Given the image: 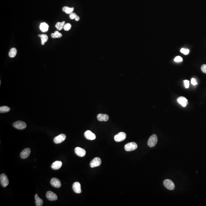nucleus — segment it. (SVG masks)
<instances>
[{
	"instance_id": "nucleus-32",
	"label": "nucleus",
	"mask_w": 206,
	"mask_h": 206,
	"mask_svg": "<svg viewBox=\"0 0 206 206\" xmlns=\"http://www.w3.org/2000/svg\"><path fill=\"white\" fill-rule=\"evenodd\" d=\"M191 84L193 85H197V83L196 80L193 78L191 79Z\"/></svg>"
},
{
	"instance_id": "nucleus-11",
	"label": "nucleus",
	"mask_w": 206,
	"mask_h": 206,
	"mask_svg": "<svg viewBox=\"0 0 206 206\" xmlns=\"http://www.w3.org/2000/svg\"><path fill=\"white\" fill-rule=\"evenodd\" d=\"M84 135L86 138L88 140H94L96 139V136L95 134L89 130L86 131L85 132Z\"/></svg>"
},
{
	"instance_id": "nucleus-4",
	"label": "nucleus",
	"mask_w": 206,
	"mask_h": 206,
	"mask_svg": "<svg viewBox=\"0 0 206 206\" xmlns=\"http://www.w3.org/2000/svg\"><path fill=\"white\" fill-rule=\"evenodd\" d=\"M163 184L165 187L169 190H173L175 189V184L171 180L168 179L165 180L163 181Z\"/></svg>"
},
{
	"instance_id": "nucleus-28",
	"label": "nucleus",
	"mask_w": 206,
	"mask_h": 206,
	"mask_svg": "<svg viewBox=\"0 0 206 206\" xmlns=\"http://www.w3.org/2000/svg\"><path fill=\"white\" fill-rule=\"evenodd\" d=\"M180 52L182 54H184V55H187L189 53V50L188 49L182 48L180 49Z\"/></svg>"
},
{
	"instance_id": "nucleus-31",
	"label": "nucleus",
	"mask_w": 206,
	"mask_h": 206,
	"mask_svg": "<svg viewBox=\"0 0 206 206\" xmlns=\"http://www.w3.org/2000/svg\"><path fill=\"white\" fill-rule=\"evenodd\" d=\"M184 82L185 88H188L189 87V81L187 80H185L184 81Z\"/></svg>"
},
{
	"instance_id": "nucleus-7",
	"label": "nucleus",
	"mask_w": 206,
	"mask_h": 206,
	"mask_svg": "<svg viewBox=\"0 0 206 206\" xmlns=\"http://www.w3.org/2000/svg\"><path fill=\"white\" fill-rule=\"evenodd\" d=\"M66 139V136L65 134H61L54 138V141L56 144L61 143Z\"/></svg>"
},
{
	"instance_id": "nucleus-9",
	"label": "nucleus",
	"mask_w": 206,
	"mask_h": 206,
	"mask_svg": "<svg viewBox=\"0 0 206 206\" xmlns=\"http://www.w3.org/2000/svg\"><path fill=\"white\" fill-rule=\"evenodd\" d=\"M46 197L50 201H55L58 199L57 195L52 191H49L47 192Z\"/></svg>"
},
{
	"instance_id": "nucleus-3",
	"label": "nucleus",
	"mask_w": 206,
	"mask_h": 206,
	"mask_svg": "<svg viewBox=\"0 0 206 206\" xmlns=\"http://www.w3.org/2000/svg\"><path fill=\"white\" fill-rule=\"evenodd\" d=\"M137 145L134 142H131L125 145L124 148L126 151H130L134 150L137 148Z\"/></svg>"
},
{
	"instance_id": "nucleus-10",
	"label": "nucleus",
	"mask_w": 206,
	"mask_h": 206,
	"mask_svg": "<svg viewBox=\"0 0 206 206\" xmlns=\"http://www.w3.org/2000/svg\"><path fill=\"white\" fill-rule=\"evenodd\" d=\"M51 184L52 186L56 188H60L61 186L60 181L57 178H52L51 180Z\"/></svg>"
},
{
	"instance_id": "nucleus-8",
	"label": "nucleus",
	"mask_w": 206,
	"mask_h": 206,
	"mask_svg": "<svg viewBox=\"0 0 206 206\" xmlns=\"http://www.w3.org/2000/svg\"><path fill=\"white\" fill-rule=\"evenodd\" d=\"M102 161L101 159L99 157H96L93 159L90 163V166L91 168H95L101 165Z\"/></svg>"
},
{
	"instance_id": "nucleus-16",
	"label": "nucleus",
	"mask_w": 206,
	"mask_h": 206,
	"mask_svg": "<svg viewBox=\"0 0 206 206\" xmlns=\"http://www.w3.org/2000/svg\"><path fill=\"white\" fill-rule=\"evenodd\" d=\"M177 101L179 104H180L183 107H185L188 103V100L184 97H180L178 98Z\"/></svg>"
},
{
	"instance_id": "nucleus-18",
	"label": "nucleus",
	"mask_w": 206,
	"mask_h": 206,
	"mask_svg": "<svg viewBox=\"0 0 206 206\" xmlns=\"http://www.w3.org/2000/svg\"><path fill=\"white\" fill-rule=\"evenodd\" d=\"M35 199L36 200V206H42L43 205V200L39 198L37 194L35 195Z\"/></svg>"
},
{
	"instance_id": "nucleus-13",
	"label": "nucleus",
	"mask_w": 206,
	"mask_h": 206,
	"mask_svg": "<svg viewBox=\"0 0 206 206\" xmlns=\"http://www.w3.org/2000/svg\"><path fill=\"white\" fill-rule=\"evenodd\" d=\"M75 153L76 154L80 157H83L86 154V151L85 149L79 147H77L75 148Z\"/></svg>"
},
{
	"instance_id": "nucleus-22",
	"label": "nucleus",
	"mask_w": 206,
	"mask_h": 206,
	"mask_svg": "<svg viewBox=\"0 0 206 206\" xmlns=\"http://www.w3.org/2000/svg\"><path fill=\"white\" fill-rule=\"evenodd\" d=\"M74 9V8H69L66 6H65L63 8L62 10L63 12H65L66 14H71L73 12Z\"/></svg>"
},
{
	"instance_id": "nucleus-21",
	"label": "nucleus",
	"mask_w": 206,
	"mask_h": 206,
	"mask_svg": "<svg viewBox=\"0 0 206 206\" xmlns=\"http://www.w3.org/2000/svg\"><path fill=\"white\" fill-rule=\"evenodd\" d=\"M17 49L15 48H13L10 49V51H9V56L11 58H13L15 57V56L17 55Z\"/></svg>"
},
{
	"instance_id": "nucleus-14",
	"label": "nucleus",
	"mask_w": 206,
	"mask_h": 206,
	"mask_svg": "<svg viewBox=\"0 0 206 206\" xmlns=\"http://www.w3.org/2000/svg\"><path fill=\"white\" fill-rule=\"evenodd\" d=\"M73 189L74 192L77 194H80L81 192V185L80 182H75L73 185Z\"/></svg>"
},
{
	"instance_id": "nucleus-2",
	"label": "nucleus",
	"mask_w": 206,
	"mask_h": 206,
	"mask_svg": "<svg viewBox=\"0 0 206 206\" xmlns=\"http://www.w3.org/2000/svg\"><path fill=\"white\" fill-rule=\"evenodd\" d=\"M0 184L3 187H5L9 184V180L7 176L5 174H2L0 176Z\"/></svg>"
},
{
	"instance_id": "nucleus-24",
	"label": "nucleus",
	"mask_w": 206,
	"mask_h": 206,
	"mask_svg": "<svg viewBox=\"0 0 206 206\" xmlns=\"http://www.w3.org/2000/svg\"><path fill=\"white\" fill-rule=\"evenodd\" d=\"M10 111V108L7 106H2L0 107V113H5Z\"/></svg>"
},
{
	"instance_id": "nucleus-23",
	"label": "nucleus",
	"mask_w": 206,
	"mask_h": 206,
	"mask_svg": "<svg viewBox=\"0 0 206 206\" xmlns=\"http://www.w3.org/2000/svg\"><path fill=\"white\" fill-rule=\"evenodd\" d=\"M65 22H57L56 25V27L58 30L60 31L63 28L64 26L65 25Z\"/></svg>"
},
{
	"instance_id": "nucleus-5",
	"label": "nucleus",
	"mask_w": 206,
	"mask_h": 206,
	"mask_svg": "<svg viewBox=\"0 0 206 206\" xmlns=\"http://www.w3.org/2000/svg\"><path fill=\"white\" fill-rule=\"evenodd\" d=\"M14 127L18 129H24L27 127V124L25 122L22 121H18L14 122L13 124Z\"/></svg>"
},
{
	"instance_id": "nucleus-15",
	"label": "nucleus",
	"mask_w": 206,
	"mask_h": 206,
	"mask_svg": "<svg viewBox=\"0 0 206 206\" xmlns=\"http://www.w3.org/2000/svg\"><path fill=\"white\" fill-rule=\"evenodd\" d=\"M97 118L100 121H107L109 119V116L107 114H99L97 116Z\"/></svg>"
},
{
	"instance_id": "nucleus-6",
	"label": "nucleus",
	"mask_w": 206,
	"mask_h": 206,
	"mask_svg": "<svg viewBox=\"0 0 206 206\" xmlns=\"http://www.w3.org/2000/svg\"><path fill=\"white\" fill-rule=\"evenodd\" d=\"M126 137V135L124 132H120L118 134L115 135L114 137V139L115 141L120 142L124 141Z\"/></svg>"
},
{
	"instance_id": "nucleus-19",
	"label": "nucleus",
	"mask_w": 206,
	"mask_h": 206,
	"mask_svg": "<svg viewBox=\"0 0 206 206\" xmlns=\"http://www.w3.org/2000/svg\"><path fill=\"white\" fill-rule=\"evenodd\" d=\"M38 36L39 37H41L42 45H44L45 42H46L48 40V36L47 35L45 34H38Z\"/></svg>"
},
{
	"instance_id": "nucleus-12",
	"label": "nucleus",
	"mask_w": 206,
	"mask_h": 206,
	"mask_svg": "<svg viewBox=\"0 0 206 206\" xmlns=\"http://www.w3.org/2000/svg\"><path fill=\"white\" fill-rule=\"evenodd\" d=\"M31 153V150L29 148H25L22 151L20 154V156L22 159H26L29 157Z\"/></svg>"
},
{
	"instance_id": "nucleus-29",
	"label": "nucleus",
	"mask_w": 206,
	"mask_h": 206,
	"mask_svg": "<svg viewBox=\"0 0 206 206\" xmlns=\"http://www.w3.org/2000/svg\"><path fill=\"white\" fill-rule=\"evenodd\" d=\"M182 60H183L182 58L180 56L176 57L174 59V61L176 62H181L182 61Z\"/></svg>"
},
{
	"instance_id": "nucleus-30",
	"label": "nucleus",
	"mask_w": 206,
	"mask_h": 206,
	"mask_svg": "<svg viewBox=\"0 0 206 206\" xmlns=\"http://www.w3.org/2000/svg\"><path fill=\"white\" fill-rule=\"evenodd\" d=\"M201 70L203 73L206 74V64H204L201 66Z\"/></svg>"
},
{
	"instance_id": "nucleus-1",
	"label": "nucleus",
	"mask_w": 206,
	"mask_h": 206,
	"mask_svg": "<svg viewBox=\"0 0 206 206\" xmlns=\"http://www.w3.org/2000/svg\"><path fill=\"white\" fill-rule=\"evenodd\" d=\"M158 142V137L156 134L151 136L148 141V145L150 147H153L156 145Z\"/></svg>"
},
{
	"instance_id": "nucleus-27",
	"label": "nucleus",
	"mask_w": 206,
	"mask_h": 206,
	"mask_svg": "<svg viewBox=\"0 0 206 206\" xmlns=\"http://www.w3.org/2000/svg\"><path fill=\"white\" fill-rule=\"evenodd\" d=\"M71 28V25L70 23H69L65 24L63 27L64 29L66 31H69Z\"/></svg>"
},
{
	"instance_id": "nucleus-25",
	"label": "nucleus",
	"mask_w": 206,
	"mask_h": 206,
	"mask_svg": "<svg viewBox=\"0 0 206 206\" xmlns=\"http://www.w3.org/2000/svg\"><path fill=\"white\" fill-rule=\"evenodd\" d=\"M51 36L53 38H60L62 36V34L58 31H56L54 33H52Z\"/></svg>"
},
{
	"instance_id": "nucleus-17",
	"label": "nucleus",
	"mask_w": 206,
	"mask_h": 206,
	"mask_svg": "<svg viewBox=\"0 0 206 206\" xmlns=\"http://www.w3.org/2000/svg\"><path fill=\"white\" fill-rule=\"evenodd\" d=\"M62 163L61 161H55L52 165L51 167L53 170H57L60 169L62 166Z\"/></svg>"
},
{
	"instance_id": "nucleus-26",
	"label": "nucleus",
	"mask_w": 206,
	"mask_h": 206,
	"mask_svg": "<svg viewBox=\"0 0 206 206\" xmlns=\"http://www.w3.org/2000/svg\"><path fill=\"white\" fill-rule=\"evenodd\" d=\"M70 17L71 19H75L76 21H79L80 20V18L79 16L76 15V13H73L70 14Z\"/></svg>"
},
{
	"instance_id": "nucleus-20",
	"label": "nucleus",
	"mask_w": 206,
	"mask_h": 206,
	"mask_svg": "<svg viewBox=\"0 0 206 206\" xmlns=\"http://www.w3.org/2000/svg\"><path fill=\"white\" fill-rule=\"evenodd\" d=\"M49 26L48 24L46 23H42L40 25V29L41 31L43 32L47 31L49 29Z\"/></svg>"
}]
</instances>
